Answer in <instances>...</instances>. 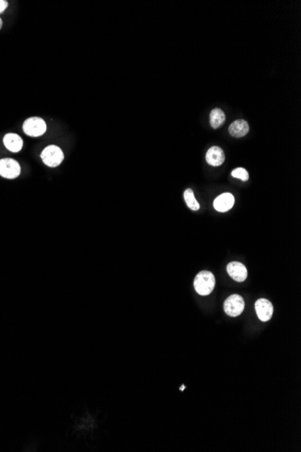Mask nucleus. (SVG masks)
Instances as JSON below:
<instances>
[{
	"mask_svg": "<svg viewBox=\"0 0 301 452\" xmlns=\"http://www.w3.org/2000/svg\"><path fill=\"white\" fill-rule=\"evenodd\" d=\"M216 285V279L211 272L201 271L194 280L196 292L201 295H208L213 292Z\"/></svg>",
	"mask_w": 301,
	"mask_h": 452,
	"instance_id": "f257e3e1",
	"label": "nucleus"
},
{
	"mask_svg": "<svg viewBox=\"0 0 301 452\" xmlns=\"http://www.w3.org/2000/svg\"><path fill=\"white\" fill-rule=\"evenodd\" d=\"M46 123L41 117H30L23 124V130L27 136L32 138L41 137L46 132Z\"/></svg>",
	"mask_w": 301,
	"mask_h": 452,
	"instance_id": "f03ea898",
	"label": "nucleus"
},
{
	"mask_svg": "<svg viewBox=\"0 0 301 452\" xmlns=\"http://www.w3.org/2000/svg\"><path fill=\"white\" fill-rule=\"evenodd\" d=\"M41 158L49 167H57L64 161V152L56 145H49L42 151Z\"/></svg>",
	"mask_w": 301,
	"mask_h": 452,
	"instance_id": "7ed1b4c3",
	"label": "nucleus"
},
{
	"mask_svg": "<svg viewBox=\"0 0 301 452\" xmlns=\"http://www.w3.org/2000/svg\"><path fill=\"white\" fill-rule=\"evenodd\" d=\"M21 173V167L16 160L4 158L0 160V176L6 179H15Z\"/></svg>",
	"mask_w": 301,
	"mask_h": 452,
	"instance_id": "20e7f679",
	"label": "nucleus"
},
{
	"mask_svg": "<svg viewBox=\"0 0 301 452\" xmlns=\"http://www.w3.org/2000/svg\"><path fill=\"white\" fill-rule=\"evenodd\" d=\"M224 310L226 313L231 317L239 316L244 310V301L243 297L238 294H233L229 296L224 303Z\"/></svg>",
	"mask_w": 301,
	"mask_h": 452,
	"instance_id": "39448f33",
	"label": "nucleus"
},
{
	"mask_svg": "<svg viewBox=\"0 0 301 452\" xmlns=\"http://www.w3.org/2000/svg\"><path fill=\"white\" fill-rule=\"evenodd\" d=\"M255 311L260 320L268 321L273 314L272 303L267 299H259L255 303Z\"/></svg>",
	"mask_w": 301,
	"mask_h": 452,
	"instance_id": "423d86ee",
	"label": "nucleus"
},
{
	"mask_svg": "<svg viewBox=\"0 0 301 452\" xmlns=\"http://www.w3.org/2000/svg\"><path fill=\"white\" fill-rule=\"evenodd\" d=\"M227 273L234 281L243 282L247 278V269L242 263L231 262L227 265Z\"/></svg>",
	"mask_w": 301,
	"mask_h": 452,
	"instance_id": "0eeeda50",
	"label": "nucleus"
},
{
	"mask_svg": "<svg viewBox=\"0 0 301 452\" xmlns=\"http://www.w3.org/2000/svg\"><path fill=\"white\" fill-rule=\"evenodd\" d=\"M234 204V198L231 193H223L214 201V208L219 212L231 209Z\"/></svg>",
	"mask_w": 301,
	"mask_h": 452,
	"instance_id": "6e6552de",
	"label": "nucleus"
},
{
	"mask_svg": "<svg viewBox=\"0 0 301 452\" xmlns=\"http://www.w3.org/2000/svg\"><path fill=\"white\" fill-rule=\"evenodd\" d=\"M3 142L6 149L9 150L12 153H18L21 151L24 144L21 137L14 133L6 134L4 137Z\"/></svg>",
	"mask_w": 301,
	"mask_h": 452,
	"instance_id": "1a4fd4ad",
	"label": "nucleus"
},
{
	"mask_svg": "<svg viewBox=\"0 0 301 452\" xmlns=\"http://www.w3.org/2000/svg\"><path fill=\"white\" fill-rule=\"evenodd\" d=\"M226 156L220 147L213 146L206 152V160L208 165L212 166H219L225 162Z\"/></svg>",
	"mask_w": 301,
	"mask_h": 452,
	"instance_id": "9d476101",
	"label": "nucleus"
},
{
	"mask_svg": "<svg viewBox=\"0 0 301 452\" xmlns=\"http://www.w3.org/2000/svg\"><path fill=\"white\" fill-rule=\"evenodd\" d=\"M249 132V125L247 121L243 120V119H238V120H235L234 122H233L230 127H229V133L230 135L234 137V138H236V139H240V138H243L244 136H246L247 133Z\"/></svg>",
	"mask_w": 301,
	"mask_h": 452,
	"instance_id": "9b49d317",
	"label": "nucleus"
},
{
	"mask_svg": "<svg viewBox=\"0 0 301 452\" xmlns=\"http://www.w3.org/2000/svg\"><path fill=\"white\" fill-rule=\"evenodd\" d=\"M226 121V115L220 108H215L210 113V125L213 128H220Z\"/></svg>",
	"mask_w": 301,
	"mask_h": 452,
	"instance_id": "f8f14e48",
	"label": "nucleus"
},
{
	"mask_svg": "<svg viewBox=\"0 0 301 452\" xmlns=\"http://www.w3.org/2000/svg\"><path fill=\"white\" fill-rule=\"evenodd\" d=\"M184 200H185L186 203H187L188 207L190 208V209H192L194 211L200 209L201 206H200L199 202H197L193 191L191 189H187L186 190L185 192H184Z\"/></svg>",
	"mask_w": 301,
	"mask_h": 452,
	"instance_id": "ddd939ff",
	"label": "nucleus"
},
{
	"mask_svg": "<svg viewBox=\"0 0 301 452\" xmlns=\"http://www.w3.org/2000/svg\"><path fill=\"white\" fill-rule=\"evenodd\" d=\"M231 174H232L233 177L238 178V179H240L243 181H246L249 179L248 172L245 170L244 168H236V169L233 171Z\"/></svg>",
	"mask_w": 301,
	"mask_h": 452,
	"instance_id": "4468645a",
	"label": "nucleus"
},
{
	"mask_svg": "<svg viewBox=\"0 0 301 452\" xmlns=\"http://www.w3.org/2000/svg\"><path fill=\"white\" fill-rule=\"evenodd\" d=\"M8 2L5 0H0V14L4 13V11L7 8Z\"/></svg>",
	"mask_w": 301,
	"mask_h": 452,
	"instance_id": "2eb2a0df",
	"label": "nucleus"
},
{
	"mask_svg": "<svg viewBox=\"0 0 301 452\" xmlns=\"http://www.w3.org/2000/svg\"><path fill=\"white\" fill-rule=\"evenodd\" d=\"M2 27H3V21H2V19H1V17H0V29L2 28Z\"/></svg>",
	"mask_w": 301,
	"mask_h": 452,
	"instance_id": "dca6fc26",
	"label": "nucleus"
},
{
	"mask_svg": "<svg viewBox=\"0 0 301 452\" xmlns=\"http://www.w3.org/2000/svg\"><path fill=\"white\" fill-rule=\"evenodd\" d=\"M184 388H185V386H184V385H182V386H181L180 389L181 390V391H182V390H184Z\"/></svg>",
	"mask_w": 301,
	"mask_h": 452,
	"instance_id": "f3484780",
	"label": "nucleus"
}]
</instances>
